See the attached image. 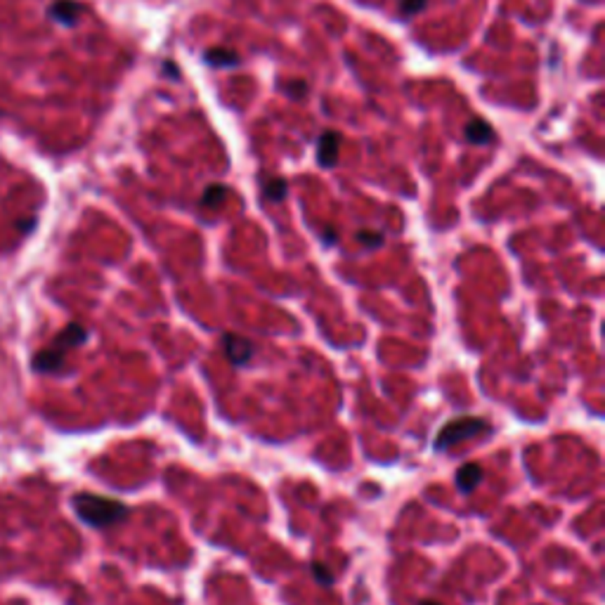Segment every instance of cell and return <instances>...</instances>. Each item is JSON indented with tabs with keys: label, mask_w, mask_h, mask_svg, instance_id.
<instances>
[{
	"label": "cell",
	"mask_w": 605,
	"mask_h": 605,
	"mask_svg": "<svg viewBox=\"0 0 605 605\" xmlns=\"http://www.w3.org/2000/svg\"><path fill=\"white\" fill-rule=\"evenodd\" d=\"M73 501V511L85 525L90 527H111L123 522L130 513V508L118 499L111 497H99V494H90V492H80L71 499Z\"/></svg>",
	"instance_id": "cell-1"
},
{
	"label": "cell",
	"mask_w": 605,
	"mask_h": 605,
	"mask_svg": "<svg viewBox=\"0 0 605 605\" xmlns=\"http://www.w3.org/2000/svg\"><path fill=\"white\" fill-rule=\"evenodd\" d=\"M490 430H492L490 421L480 419V416H461V419L449 421L447 426L440 430L438 438H435V449L447 452L449 447L459 445V442H464V440L478 438V435H485V433H490Z\"/></svg>",
	"instance_id": "cell-2"
},
{
	"label": "cell",
	"mask_w": 605,
	"mask_h": 605,
	"mask_svg": "<svg viewBox=\"0 0 605 605\" xmlns=\"http://www.w3.org/2000/svg\"><path fill=\"white\" fill-rule=\"evenodd\" d=\"M220 343H222V350H225V355H227V360L232 362V366L248 364V362L253 360V355H255L253 343L248 339H244V336H239V334H232V332L222 334Z\"/></svg>",
	"instance_id": "cell-3"
},
{
	"label": "cell",
	"mask_w": 605,
	"mask_h": 605,
	"mask_svg": "<svg viewBox=\"0 0 605 605\" xmlns=\"http://www.w3.org/2000/svg\"><path fill=\"white\" fill-rule=\"evenodd\" d=\"M85 341H88V329H85L83 324H78V322H71V324H66V327L62 329V332L57 334V339L50 343V346L57 348L59 353L66 355L69 350H73V348L83 346Z\"/></svg>",
	"instance_id": "cell-4"
},
{
	"label": "cell",
	"mask_w": 605,
	"mask_h": 605,
	"mask_svg": "<svg viewBox=\"0 0 605 605\" xmlns=\"http://www.w3.org/2000/svg\"><path fill=\"white\" fill-rule=\"evenodd\" d=\"M339 145H341V137L336 130L322 133L320 142H317V164L322 168H334L336 159H339Z\"/></svg>",
	"instance_id": "cell-5"
},
{
	"label": "cell",
	"mask_w": 605,
	"mask_h": 605,
	"mask_svg": "<svg viewBox=\"0 0 605 605\" xmlns=\"http://www.w3.org/2000/svg\"><path fill=\"white\" fill-rule=\"evenodd\" d=\"M80 12H83V5L76 3V0H57V3L50 5L48 15H50V20H55L57 24L73 27V24L78 22Z\"/></svg>",
	"instance_id": "cell-6"
},
{
	"label": "cell",
	"mask_w": 605,
	"mask_h": 605,
	"mask_svg": "<svg viewBox=\"0 0 605 605\" xmlns=\"http://www.w3.org/2000/svg\"><path fill=\"white\" fill-rule=\"evenodd\" d=\"M483 478H485V471L480 464H464L457 471V490L461 494H471V492L483 483Z\"/></svg>",
	"instance_id": "cell-7"
},
{
	"label": "cell",
	"mask_w": 605,
	"mask_h": 605,
	"mask_svg": "<svg viewBox=\"0 0 605 605\" xmlns=\"http://www.w3.org/2000/svg\"><path fill=\"white\" fill-rule=\"evenodd\" d=\"M64 364V353H59L57 348L48 346L45 350H41L38 355L34 357V369L41 371V373H55L62 369Z\"/></svg>",
	"instance_id": "cell-8"
},
{
	"label": "cell",
	"mask_w": 605,
	"mask_h": 605,
	"mask_svg": "<svg viewBox=\"0 0 605 605\" xmlns=\"http://www.w3.org/2000/svg\"><path fill=\"white\" fill-rule=\"evenodd\" d=\"M464 137L469 142H473V145H490V142L494 140V130H492L490 123L483 121V118H473V121H469L464 126Z\"/></svg>",
	"instance_id": "cell-9"
},
{
	"label": "cell",
	"mask_w": 605,
	"mask_h": 605,
	"mask_svg": "<svg viewBox=\"0 0 605 605\" xmlns=\"http://www.w3.org/2000/svg\"><path fill=\"white\" fill-rule=\"evenodd\" d=\"M204 62L211 66L225 69V66H236L239 64V55L232 48H211L204 52Z\"/></svg>",
	"instance_id": "cell-10"
},
{
	"label": "cell",
	"mask_w": 605,
	"mask_h": 605,
	"mask_svg": "<svg viewBox=\"0 0 605 605\" xmlns=\"http://www.w3.org/2000/svg\"><path fill=\"white\" fill-rule=\"evenodd\" d=\"M286 192H289V183H286L284 178H272V180H267L265 187H263V194H265V199H267V201H272V204L282 201V199L286 197Z\"/></svg>",
	"instance_id": "cell-11"
},
{
	"label": "cell",
	"mask_w": 605,
	"mask_h": 605,
	"mask_svg": "<svg viewBox=\"0 0 605 605\" xmlns=\"http://www.w3.org/2000/svg\"><path fill=\"white\" fill-rule=\"evenodd\" d=\"M225 197H227V187L211 185V187H206V192L201 197V206L204 208H218V206L225 201Z\"/></svg>",
	"instance_id": "cell-12"
},
{
	"label": "cell",
	"mask_w": 605,
	"mask_h": 605,
	"mask_svg": "<svg viewBox=\"0 0 605 605\" xmlns=\"http://www.w3.org/2000/svg\"><path fill=\"white\" fill-rule=\"evenodd\" d=\"M355 239H357L362 246H366V248H369V251H371V248L383 246L385 236H383L381 232H371V229H360V232L355 234Z\"/></svg>",
	"instance_id": "cell-13"
},
{
	"label": "cell",
	"mask_w": 605,
	"mask_h": 605,
	"mask_svg": "<svg viewBox=\"0 0 605 605\" xmlns=\"http://www.w3.org/2000/svg\"><path fill=\"white\" fill-rule=\"evenodd\" d=\"M428 0H400V17L407 20V17H414L416 12L426 10Z\"/></svg>",
	"instance_id": "cell-14"
},
{
	"label": "cell",
	"mask_w": 605,
	"mask_h": 605,
	"mask_svg": "<svg viewBox=\"0 0 605 605\" xmlns=\"http://www.w3.org/2000/svg\"><path fill=\"white\" fill-rule=\"evenodd\" d=\"M282 90L291 99H301V97H305V92H308V83H305V80H289V83L282 85Z\"/></svg>",
	"instance_id": "cell-15"
},
{
	"label": "cell",
	"mask_w": 605,
	"mask_h": 605,
	"mask_svg": "<svg viewBox=\"0 0 605 605\" xmlns=\"http://www.w3.org/2000/svg\"><path fill=\"white\" fill-rule=\"evenodd\" d=\"M313 575H315V579H317V582H320L322 586H332V584H334L332 570H329V567L324 565V563H313Z\"/></svg>",
	"instance_id": "cell-16"
},
{
	"label": "cell",
	"mask_w": 605,
	"mask_h": 605,
	"mask_svg": "<svg viewBox=\"0 0 605 605\" xmlns=\"http://www.w3.org/2000/svg\"><path fill=\"white\" fill-rule=\"evenodd\" d=\"M322 241H324V244H327V246H334V244H336V229H334V227H327V229H324Z\"/></svg>",
	"instance_id": "cell-17"
},
{
	"label": "cell",
	"mask_w": 605,
	"mask_h": 605,
	"mask_svg": "<svg viewBox=\"0 0 605 605\" xmlns=\"http://www.w3.org/2000/svg\"><path fill=\"white\" fill-rule=\"evenodd\" d=\"M419 605H442V603H438V601H421Z\"/></svg>",
	"instance_id": "cell-18"
}]
</instances>
